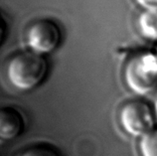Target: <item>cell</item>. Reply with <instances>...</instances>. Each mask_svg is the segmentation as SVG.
<instances>
[{
    "label": "cell",
    "instance_id": "1",
    "mask_svg": "<svg viewBox=\"0 0 157 156\" xmlns=\"http://www.w3.org/2000/svg\"><path fill=\"white\" fill-rule=\"evenodd\" d=\"M49 70L47 60L32 51L19 53L9 60L6 77L14 89L21 92L32 91L46 79Z\"/></svg>",
    "mask_w": 157,
    "mask_h": 156
},
{
    "label": "cell",
    "instance_id": "2",
    "mask_svg": "<svg viewBox=\"0 0 157 156\" xmlns=\"http://www.w3.org/2000/svg\"><path fill=\"white\" fill-rule=\"evenodd\" d=\"M123 81L132 93L147 96L157 89V56L143 51L132 55L123 70Z\"/></svg>",
    "mask_w": 157,
    "mask_h": 156
},
{
    "label": "cell",
    "instance_id": "3",
    "mask_svg": "<svg viewBox=\"0 0 157 156\" xmlns=\"http://www.w3.org/2000/svg\"><path fill=\"white\" fill-rule=\"evenodd\" d=\"M119 124L127 134L133 137L144 136L154 129L153 108L146 101L133 100L125 102L118 114Z\"/></svg>",
    "mask_w": 157,
    "mask_h": 156
},
{
    "label": "cell",
    "instance_id": "4",
    "mask_svg": "<svg viewBox=\"0 0 157 156\" xmlns=\"http://www.w3.org/2000/svg\"><path fill=\"white\" fill-rule=\"evenodd\" d=\"M62 34L58 25L48 19L32 23L26 31V43L30 51L39 55L51 54L61 44Z\"/></svg>",
    "mask_w": 157,
    "mask_h": 156
},
{
    "label": "cell",
    "instance_id": "5",
    "mask_svg": "<svg viewBox=\"0 0 157 156\" xmlns=\"http://www.w3.org/2000/svg\"><path fill=\"white\" fill-rule=\"evenodd\" d=\"M24 118L21 112L11 106L0 108V139L10 141L23 132Z\"/></svg>",
    "mask_w": 157,
    "mask_h": 156
},
{
    "label": "cell",
    "instance_id": "6",
    "mask_svg": "<svg viewBox=\"0 0 157 156\" xmlns=\"http://www.w3.org/2000/svg\"><path fill=\"white\" fill-rule=\"evenodd\" d=\"M137 27L144 38L157 42V11H143L137 19Z\"/></svg>",
    "mask_w": 157,
    "mask_h": 156
},
{
    "label": "cell",
    "instance_id": "7",
    "mask_svg": "<svg viewBox=\"0 0 157 156\" xmlns=\"http://www.w3.org/2000/svg\"><path fill=\"white\" fill-rule=\"evenodd\" d=\"M139 152L141 156H157V129L140 138Z\"/></svg>",
    "mask_w": 157,
    "mask_h": 156
},
{
    "label": "cell",
    "instance_id": "8",
    "mask_svg": "<svg viewBox=\"0 0 157 156\" xmlns=\"http://www.w3.org/2000/svg\"><path fill=\"white\" fill-rule=\"evenodd\" d=\"M20 156H60L56 150L49 146L38 145L33 146L25 150Z\"/></svg>",
    "mask_w": 157,
    "mask_h": 156
},
{
    "label": "cell",
    "instance_id": "9",
    "mask_svg": "<svg viewBox=\"0 0 157 156\" xmlns=\"http://www.w3.org/2000/svg\"><path fill=\"white\" fill-rule=\"evenodd\" d=\"M144 11H157V0H134Z\"/></svg>",
    "mask_w": 157,
    "mask_h": 156
},
{
    "label": "cell",
    "instance_id": "10",
    "mask_svg": "<svg viewBox=\"0 0 157 156\" xmlns=\"http://www.w3.org/2000/svg\"><path fill=\"white\" fill-rule=\"evenodd\" d=\"M6 34V23L5 20L2 17V15L0 14V45L2 44L4 38H5Z\"/></svg>",
    "mask_w": 157,
    "mask_h": 156
},
{
    "label": "cell",
    "instance_id": "11",
    "mask_svg": "<svg viewBox=\"0 0 157 156\" xmlns=\"http://www.w3.org/2000/svg\"><path fill=\"white\" fill-rule=\"evenodd\" d=\"M153 112H154V116H155V120L157 121V98L154 101V105H153Z\"/></svg>",
    "mask_w": 157,
    "mask_h": 156
},
{
    "label": "cell",
    "instance_id": "12",
    "mask_svg": "<svg viewBox=\"0 0 157 156\" xmlns=\"http://www.w3.org/2000/svg\"><path fill=\"white\" fill-rule=\"evenodd\" d=\"M155 55L157 56V46H156V51H155Z\"/></svg>",
    "mask_w": 157,
    "mask_h": 156
}]
</instances>
